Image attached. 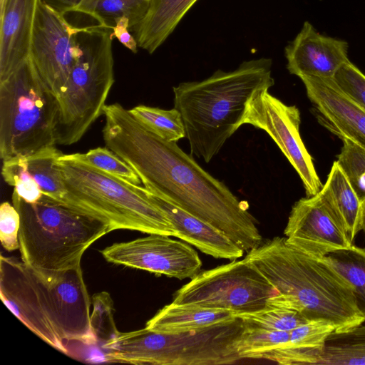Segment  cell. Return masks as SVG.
<instances>
[{
    "instance_id": "obj_1",
    "label": "cell",
    "mask_w": 365,
    "mask_h": 365,
    "mask_svg": "<svg viewBox=\"0 0 365 365\" xmlns=\"http://www.w3.org/2000/svg\"><path fill=\"white\" fill-rule=\"evenodd\" d=\"M104 143L137 173L144 187L223 232L245 252L262 243L247 203L177 145L145 128L119 103L106 105Z\"/></svg>"
},
{
    "instance_id": "obj_2",
    "label": "cell",
    "mask_w": 365,
    "mask_h": 365,
    "mask_svg": "<svg viewBox=\"0 0 365 365\" xmlns=\"http://www.w3.org/2000/svg\"><path fill=\"white\" fill-rule=\"evenodd\" d=\"M245 258L279 292L269 306L299 312L308 320L331 324L334 333L350 331L365 322L353 288L324 257L311 256L276 237Z\"/></svg>"
},
{
    "instance_id": "obj_3",
    "label": "cell",
    "mask_w": 365,
    "mask_h": 365,
    "mask_svg": "<svg viewBox=\"0 0 365 365\" xmlns=\"http://www.w3.org/2000/svg\"><path fill=\"white\" fill-rule=\"evenodd\" d=\"M3 303L33 333L68 354L66 341L93 337L91 300L81 266L53 279L41 277L21 259L1 256Z\"/></svg>"
},
{
    "instance_id": "obj_4",
    "label": "cell",
    "mask_w": 365,
    "mask_h": 365,
    "mask_svg": "<svg viewBox=\"0 0 365 365\" xmlns=\"http://www.w3.org/2000/svg\"><path fill=\"white\" fill-rule=\"evenodd\" d=\"M272 64L270 58L252 59L233 71L217 70L202 81L173 87L174 108L181 115L192 155L209 163L244 125L251 98L274 83Z\"/></svg>"
},
{
    "instance_id": "obj_5",
    "label": "cell",
    "mask_w": 365,
    "mask_h": 365,
    "mask_svg": "<svg viewBox=\"0 0 365 365\" xmlns=\"http://www.w3.org/2000/svg\"><path fill=\"white\" fill-rule=\"evenodd\" d=\"M12 204L20 215L21 259L43 278L81 266L86 250L113 231L109 224L45 195L29 203L13 192Z\"/></svg>"
},
{
    "instance_id": "obj_6",
    "label": "cell",
    "mask_w": 365,
    "mask_h": 365,
    "mask_svg": "<svg viewBox=\"0 0 365 365\" xmlns=\"http://www.w3.org/2000/svg\"><path fill=\"white\" fill-rule=\"evenodd\" d=\"M58 165L66 187L62 203L109 224L113 231L130 230L175 237L172 223L149 199L144 187L94 167L80 153H63Z\"/></svg>"
},
{
    "instance_id": "obj_7",
    "label": "cell",
    "mask_w": 365,
    "mask_h": 365,
    "mask_svg": "<svg viewBox=\"0 0 365 365\" xmlns=\"http://www.w3.org/2000/svg\"><path fill=\"white\" fill-rule=\"evenodd\" d=\"M245 327L236 319L206 328L162 333L145 327L120 332L102 345L108 362L153 365L232 364L242 360L235 343Z\"/></svg>"
},
{
    "instance_id": "obj_8",
    "label": "cell",
    "mask_w": 365,
    "mask_h": 365,
    "mask_svg": "<svg viewBox=\"0 0 365 365\" xmlns=\"http://www.w3.org/2000/svg\"><path fill=\"white\" fill-rule=\"evenodd\" d=\"M59 103L29 57L0 82V157H28L57 145Z\"/></svg>"
},
{
    "instance_id": "obj_9",
    "label": "cell",
    "mask_w": 365,
    "mask_h": 365,
    "mask_svg": "<svg viewBox=\"0 0 365 365\" xmlns=\"http://www.w3.org/2000/svg\"><path fill=\"white\" fill-rule=\"evenodd\" d=\"M113 39V29L97 24L81 27L80 54L58 98L57 145L77 143L103 114L115 82Z\"/></svg>"
},
{
    "instance_id": "obj_10",
    "label": "cell",
    "mask_w": 365,
    "mask_h": 365,
    "mask_svg": "<svg viewBox=\"0 0 365 365\" xmlns=\"http://www.w3.org/2000/svg\"><path fill=\"white\" fill-rule=\"evenodd\" d=\"M279 294L245 257L200 272L175 293L172 302L228 310L237 316L267 307Z\"/></svg>"
},
{
    "instance_id": "obj_11",
    "label": "cell",
    "mask_w": 365,
    "mask_h": 365,
    "mask_svg": "<svg viewBox=\"0 0 365 365\" xmlns=\"http://www.w3.org/2000/svg\"><path fill=\"white\" fill-rule=\"evenodd\" d=\"M268 90L261 89L251 98L243 124L265 131L299 175L307 196L314 195L323 184L300 135V112L295 106H288L271 95Z\"/></svg>"
},
{
    "instance_id": "obj_12",
    "label": "cell",
    "mask_w": 365,
    "mask_h": 365,
    "mask_svg": "<svg viewBox=\"0 0 365 365\" xmlns=\"http://www.w3.org/2000/svg\"><path fill=\"white\" fill-rule=\"evenodd\" d=\"M81 27L71 24L64 14L40 0L29 57L57 98L80 54L78 33Z\"/></svg>"
},
{
    "instance_id": "obj_13",
    "label": "cell",
    "mask_w": 365,
    "mask_h": 365,
    "mask_svg": "<svg viewBox=\"0 0 365 365\" xmlns=\"http://www.w3.org/2000/svg\"><path fill=\"white\" fill-rule=\"evenodd\" d=\"M170 237L149 234L114 243L100 252L108 262L178 279H192L202 267L197 252L187 244Z\"/></svg>"
},
{
    "instance_id": "obj_14",
    "label": "cell",
    "mask_w": 365,
    "mask_h": 365,
    "mask_svg": "<svg viewBox=\"0 0 365 365\" xmlns=\"http://www.w3.org/2000/svg\"><path fill=\"white\" fill-rule=\"evenodd\" d=\"M284 234L290 245L318 258L352 245L344 222L319 192L294 204Z\"/></svg>"
},
{
    "instance_id": "obj_15",
    "label": "cell",
    "mask_w": 365,
    "mask_h": 365,
    "mask_svg": "<svg viewBox=\"0 0 365 365\" xmlns=\"http://www.w3.org/2000/svg\"><path fill=\"white\" fill-rule=\"evenodd\" d=\"M300 79L318 122L341 140L349 139L365 149V110L345 96L332 78Z\"/></svg>"
},
{
    "instance_id": "obj_16",
    "label": "cell",
    "mask_w": 365,
    "mask_h": 365,
    "mask_svg": "<svg viewBox=\"0 0 365 365\" xmlns=\"http://www.w3.org/2000/svg\"><path fill=\"white\" fill-rule=\"evenodd\" d=\"M287 68L299 78L306 76L333 78L349 58L345 40L319 32L304 21L300 31L284 49Z\"/></svg>"
},
{
    "instance_id": "obj_17",
    "label": "cell",
    "mask_w": 365,
    "mask_h": 365,
    "mask_svg": "<svg viewBox=\"0 0 365 365\" xmlns=\"http://www.w3.org/2000/svg\"><path fill=\"white\" fill-rule=\"evenodd\" d=\"M40 0H6L0 9V82L29 57Z\"/></svg>"
},
{
    "instance_id": "obj_18",
    "label": "cell",
    "mask_w": 365,
    "mask_h": 365,
    "mask_svg": "<svg viewBox=\"0 0 365 365\" xmlns=\"http://www.w3.org/2000/svg\"><path fill=\"white\" fill-rule=\"evenodd\" d=\"M145 192L168 217L175 237L215 258L234 260L243 256L245 251L217 227L145 188Z\"/></svg>"
},
{
    "instance_id": "obj_19",
    "label": "cell",
    "mask_w": 365,
    "mask_h": 365,
    "mask_svg": "<svg viewBox=\"0 0 365 365\" xmlns=\"http://www.w3.org/2000/svg\"><path fill=\"white\" fill-rule=\"evenodd\" d=\"M334 326L324 320H310L290 331L289 343L264 353L261 358L284 365L317 364Z\"/></svg>"
},
{
    "instance_id": "obj_20",
    "label": "cell",
    "mask_w": 365,
    "mask_h": 365,
    "mask_svg": "<svg viewBox=\"0 0 365 365\" xmlns=\"http://www.w3.org/2000/svg\"><path fill=\"white\" fill-rule=\"evenodd\" d=\"M65 16L79 14L89 16L97 24L113 29L116 19L126 17L130 30L145 17L150 0H43Z\"/></svg>"
},
{
    "instance_id": "obj_21",
    "label": "cell",
    "mask_w": 365,
    "mask_h": 365,
    "mask_svg": "<svg viewBox=\"0 0 365 365\" xmlns=\"http://www.w3.org/2000/svg\"><path fill=\"white\" fill-rule=\"evenodd\" d=\"M197 0H150L143 20L130 31L138 47L153 53Z\"/></svg>"
},
{
    "instance_id": "obj_22",
    "label": "cell",
    "mask_w": 365,
    "mask_h": 365,
    "mask_svg": "<svg viewBox=\"0 0 365 365\" xmlns=\"http://www.w3.org/2000/svg\"><path fill=\"white\" fill-rule=\"evenodd\" d=\"M228 310L171 303L160 309L145 328L162 333L190 331L236 319Z\"/></svg>"
},
{
    "instance_id": "obj_23",
    "label": "cell",
    "mask_w": 365,
    "mask_h": 365,
    "mask_svg": "<svg viewBox=\"0 0 365 365\" xmlns=\"http://www.w3.org/2000/svg\"><path fill=\"white\" fill-rule=\"evenodd\" d=\"M319 192L343 220L353 242L361 231V200L336 161Z\"/></svg>"
},
{
    "instance_id": "obj_24",
    "label": "cell",
    "mask_w": 365,
    "mask_h": 365,
    "mask_svg": "<svg viewBox=\"0 0 365 365\" xmlns=\"http://www.w3.org/2000/svg\"><path fill=\"white\" fill-rule=\"evenodd\" d=\"M317 364L365 365V325L345 333H331Z\"/></svg>"
},
{
    "instance_id": "obj_25",
    "label": "cell",
    "mask_w": 365,
    "mask_h": 365,
    "mask_svg": "<svg viewBox=\"0 0 365 365\" xmlns=\"http://www.w3.org/2000/svg\"><path fill=\"white\" fill-rule=\"evenodd\" d=\"M62 154L55 145L26 157L28 170L43 194L60 202L66 194L63 173L58 165V159Z\"/></svg>"
},
{
    "instance_id": "obj_26",
    "label": "cell",
    "mask_w": 365,
    "mask_h": 365,
    "mask_svg": "<svg viewBox=\"0 0 365 365\" xmlns=\"http://www.w3.org/2000/svg\"><path fill=\"white\" fill-rule=\"evenodd\" d=\"M324 257L351 284L358 308L365 317V249L352 245Z\"/></svg>"
},
{
    "instance_id": "obj_27",
    "label": "cell",
    "mask_w": 365,
    "mask_h": 365,
    "mask_svg": "<svg viewBox=\"0 0 365 365\" xmlns=\"http://www.w3.org/2000/svg\"><path fill=\"white\" fill-rule=\"evenodd\" d=\"M129 111L145 128L166 141L177 142L185 137L181 115L175 108L165 110L138 105Z\"/></svg>"
},
{
    "instance_id": "obj_28",
    "label": "cell",
    "mask_w": 365,
    "mask_h": 365,
    "mask_svg": "<svg viewBox=\"0 0 365 365\" xmlns=\"http://www.w3.org/2000/svg\"><path fill=\"white\" fill-rule=\"evenodd\" d=\"M289 338L290 331H272L245 322L235 349L241 359H259L267 351L288 344Z\"/></svg>"
},
{
    "instance_id": "obj_29",
    "label": "cell",
    "mask_w": 365,
    "mask_h": 365,
    "mask_svg": "<svg viewBox=\"0 0 365 365\" xmlns=\"http://www.w3.org/2000/svg\"><path fill=\"white\" fill-rule=\"evenodd\" d=\"M236 317L251 325L280 331H291L308 322L303 314L297 310L272 306Z\"/></svg>"
},
{
    "instance_id": "obj_30",
    "label": "cell",
    "mask_w": 365,
    "mask_h": 365,
    "mask_svg": "<svg viewBox=\"0 0 365 365\" xmlns=\"http://www.w3.org/2000/svg\"><path fill=\"white\" fill-rule=\"evenodd\" d=\"M1 174L4 181L14 187V192L29 203L38 202L43 192L27 168L26 157L3 161Z\"/></svg>"
},
{
    "instance_id": "obj_31",
    "label": "cell",
    "mask_w": 365,
    "mask_h": 365,
    "mask_svg": "<svg viewBox=\"0 0 365 365\" xmlns=\"http://www.w3.org/2000/svg\"><path fill=\"white\" fill-rule=\"evenodd\" d=\"M341 140L336 161L361 201L365 198V149L349 139Z\"/></svg>"
},
{
    "instance_id": "obj_32",
    "label": "cell",
    "mask_w": 365,
    "mask_h": 365,
    "mask_svg": "<svg viewBox=\"0 0 365 365\" xmlns=\"http://www.w3.org/2000/svg\"><path fill=\"white\" fill-rule=\"evenodd\" d=\"M83 160L104 172L130 183L142 182L135 170L117 154L107 147H98L81 153Z\"/></svg>"
},
{
    "instance_id": "obj_33",
    "label": "cell",
    "mask_w": 365,
    "mask_h": 365,
    "mask_svg": "<svg viewBox=\"0 0 365 365\" xmlns=\"http://www.w3.org/2000/svg\"><path fill=\"white\" fill-rule=\"evenodd\" d=\"M93 312L91 314V325L98 339L103 344L113 338L118 332L113 320V303L106 292L97 294L93 297Z\"/></svg>"
},
{
    "instance_id": "obj_34",
    "label": "cell",
    "mask_w": 365,
    "mask_h": 365,
    "mask_svg": "<svg viewBox=\"0 0 365 365\" xmlns=\"http://www.w3.org/2000/svg\"><path fill=\"white\" fill-rule=\"evenodd\" d=\"M339 90L365 110V74L350 60L344 63L332 78Z\"/></svg>"
},
{
    "instance_id": "obj_35",
    "label": "cell",
    "mask_w": 365,
    "mask_h": 365,
    "mask_svg": "<svg viewBox=\"0 0 365 365\" xmlns=\"http://www.w3.org/2000/svg\"><path fill=\"white\" fill-rule=\"evenodd\" d=\"M19 212L9 202H2L0 206V240L6 250L11 252L19 249Z\"/></svg>"
},
{
    "instance_id": "obj_36",
    "label": "cell",
    "mask_w": 365,
    "mask_h": 365,
    "mask_svg": "<svg viewBox=\"0 0 365 365\" xmlns=\"http://www.w3.org/2000/svg\"><path fill=\"white\" fill-rule=\"evenodd\" d=\"M113 36L125 47L134 53L138 52V45L134 36L130 30V21L126 17L115 20L113 28Z\"/></svg>"
},
{
    "instance_id": "obj_37",
    "label": "cell",
    "mask_w": 365,
    "mask_h": 365,
    "mask_svg": "<svg viewBox=\"0 0 365 365\" xmlns=\"http://www.w3.org/2000/svg\"><path fill=\"white\" fill-rule=\"evenodd\" d=\"M361 230L365 232V198L361 201Z\"/></svg>"
},
{
    "instance_id": "obj_38",
    "label": "cell",
    "mask_w": 365,
    "mask_h": 365,
    "mask_svg": "<svg viewBox=\"0 0 365 365\" xmlns=\"http://www.w3.org/2000/svg\"><path fill=\"white\" fill-rule=\"evenodd\" d=\"M6 0H0V9H1L4 4H5Z\"/></svg>"
}]
</instances>
